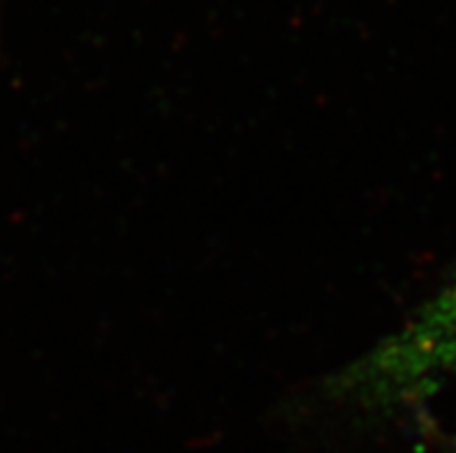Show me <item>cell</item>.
Instances as JSON below:
<instances>
[{
  "label": "cell",
  "instance_id": "cell-1",
  "mask_svg": "<svg viewBox=\"0 0 456 453\" xmlns=\"http://www.w3.org/2000/svg\"><path fill=\"white\" fill-rule=\"evenodd\" d=\"M389 373L401 389H422L456 375V280L394 343Z\"/></svg>",
  "mask_w": 456,
  "mask_h": 453
}]
</instances>
